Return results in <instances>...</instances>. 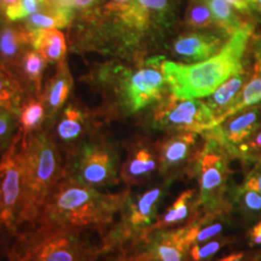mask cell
<instances>
[{"mask_svg":"<svg viewBox=\"0 0 261 261\" xmlns=\"http://www.w3.org/2000/svg\"><path fill=\"white\" fill-rule=\"evenodd\" d=\"M126 200V195L103 194L68 175L55 187L35 223L44 221L77 231L102 227L113 220Z\"/></svg>","mask_w":261,"mask_h":261,"instance_id":"cell-1","label":"cell"},{"mask_svg":"<svg viewBox=\"0 0 261 261\" xmlns=\"http://www.w3.org/2000/svg\"><path fill=\"white\" fill-rule=\"evenodd\" d=\"M252 27L244 23L219 52L194 64L163 61L162 69L172 93L180 98H203L214 92L221 84L242 71Z\"/></svg>","mask_w":261,"mask_h":261,"instance_id":"cell-2","label":"cell"},{"mask_svg":"<svg viewBox=\"0 0 261 261\" xmlns=\"http://www.w3.org/2000/svg\"><path fill=\"white\" fill-rule=\"evenodd\" d=\"M21 158L23 195L18 228L39 219L51 192L64 177L57 146L44 130L22 136Z\"/></svg>","mask_w":261,"mask_h":261,"instance_id":"cell-3","label":"cell"},{"mask_svg":"<svg viewBox=\"0 0 261 261\" xmlns=\"http://www.w3.org/2000/svg\"><path fill=\"white\" fill-rule=\"evenodd\" d=\"M99 252L89 247L80 231L38 221L19 234L8 252V261H96Z\"/></svg>","mask_w":261,"mask_h":261,"instance_id":"cell-4","label":"cell"},{"mask_svg":"<svg viewBox=\"0 0 261 261\" xmlns=\"http://www.w3.org/2000/svg\"><path fill=\"white\" fill-rule=\"evenodd\" d=\"M22 135L17 130L14 140L0 156V228L15 233L18 230L23 181H22Z\"/></svg>","mask_w":261,"mask_h":261,"instance_id":"cell-5","label":"cell"},{"mask_svg":"<svg viewBox=\"0 0 261 261\" xmlns=\"http://www.w3.org/2000/svg\"><path fill=\"white\" fill-rule=\"evenodd\" d=\"M155 125L162 129L202 133L213 129L217 121L207 103L197 98L171 94L163 98L154 112Z\"/></svg>","mask_w":261,"mask_h":261,"instance_id":"cell-6","label":"cell"},{"mask_svg":"<svg viewBox=\"0 0 261 261\" xmlns=\"http://www.w3.org/2000/svg\"><path fill=\"white\" fill-rule=\"evenodd\" d=\"M69 177L94 189L115 182L116 158L113 150L103 143L85 145L75 158L73 175Z\"/></svg>","mask_w":261,"mask_h":261,"instance_id":"cell-7","label":"cell"},{"mask_svg":"<svg viewBox=\"0 0 261 261\" xmlns=\"http://www.w3.org/2000/svg\"><path fill=\"white\" fill-rule=\"evenodd\" d=\"M163 62L151 60L145 67L135 71L125 84L126 103L132 112L142 109L155 100L161 99L166 81Z\"/></svg>","mask_w":261,"mask_h":261,"instance_id":"cell-8","label":"cell"},{"mask_svg":"<svg viewBox=\"0 0 261 261\" xmlns=\"http://www.w3.org/2000/svg\"><path fill=\"white\" fill-rule=\"evenodd\" d=\"M219 148V143L210 139L198 160L201 202L205 205L218 201L226 178V161Z\"/></svg>","mask_w":261,"mask_h":261,"instance_id":"cell-9","label":"cell"},{"mask_svg":"<svg viewBox=\"0 0 261 261\" xmlns=\"http://www.w3.org/2000/svg\"><path fill=\"white\" fill-rule=\"evenodd\" d=\"M257 114L259 113L256 109L249 110L226 123L220 122L210 130L207 137L219 143L221 148H237L240 143L249 138L250 135L256 129L259 122Z\"/></svg>","mask_w":261,"mask_h":261,"instance_id":"cell-10","label":"cell"},{"mask_svg":"<svg viewBox=\"0 0 261 261\" xmlns=\"http://www.w3.org/2000/svg\"><path fill=\"white\" fill-rule=\"evenodd\" d=\"M171 14L168 0H129L128 8L121 15L130 27L145 28L151 23H162Z\"/></svg>","mask_w":261,"mask_h":261,"instance_id":"cell-11","label":"cell"},{"mask_svg":"<svg viewBox=\"0 0 261 261\" xmlns=\"http://www.w3.org/2000/svg\"><path fill=\"white\" fill-rule=\"evenodd\" d=\"M219 38L208 34H188L178 38L173 44V50L185 60L203 61L219 52Z\"/></svg>","mask_w":261,"mask_h":261,"instance_id":"cell-12","label":"cell"},{"mask_svg":"<svg viewBox=\"0 0 261 261\" xmlns=\"http://www.w3.org/2000/svg\"><path fill=\"white\" fill-rule=\"evenodd\" d=\"M244 83V75L242 71L234 74L230 79H227L214 91L213 93L208 96L205 100L207 106L214 114L217 125L226 120V115L228 110L232 108L240 97L241 89H242Z\"/></svg>","mask_w":261,"mask_h":261,"instance_id":"cell-13","label":"cell"},{"mask_svg":"<svg viewBox=\"0 0 261 261\" xmlns=\"http://www.w3.org/2000/svg\"><path fill=\"white\" fill-rule=\"evenodd\" d=\"M195 132H181L163 140L159 148V160L163 169L177 167L190 158L196 145Z\"/></svg>","mask_w":261,"mask_h":261,"instance_id":"cell-14","label":"cell"},{"mask_svg":"<svg viewBox=\"0 0 261 261\" xmlns=\"http://www.w3.org/2000/svg\"><path fill=\"white\" fill-rule=\"evenodd\" d=\"M160 196H161V190L160 189H152L140 195V197L137 200L135 203H132L128 207L127 212V225L129 227L126 228L127 236L130 233L139 232L145 226L151 224L152 219L155 217L156 203H158Z\"/></svg>","mask_w":261,"mask_h":261,"instance_id":"cell-15","label":"cell"},{"mask_svg":"<svg viewBox=\"0 0 261 261\" xmlns=\"http://www.w3.org/2000/svg\"><path fill=\"white\" fill-rule=\"evenodd\" d=\"M71 87H73V79L68 70V67L64 63H61L55 74V76L47 84L45 91L44 103L47 109L48 116H55L58 110L63 107L68 96H69Z\"/></svg>","mask_w":261,"mask_h":261,"instance_id":"cell-16","label":"cell"},{"mask_svg":"<svg viewBox=\"0 0 261 261\" xmlns=\"http://www.w3.org/2000/svg\"><path fill=\"white\" fill-rule=\"evenodd\" d=\"M31 35V45L37 50L45 61L55 63L64 58L67 52L64 35L56 29L28 32Z\"/></svg>","mask_w":261,"mask_h":261,"instance_id":"cell-17","label":"cell"},{"mask_svg":"<svg viewBox=\"0 0 261 261\" xmlns=\"http://www.w3.org/2000/svg\"><path fill=\"white\" fill-rule=\"evenodd\" d=\"M31 44L28 31L18 28H4L0 32V61L5 64L18 63L25 52V46Z\"/></svg>","mask_w":261,"mask_h":261,"instance_id":"cell-18","label":"cell"},{"mask_svg":"<svg viewBox=\"0 0 261 261\" xmlns=\"http://www.w3.org/2000/svg\"><path fill=\"white\" fill-rule=\"evenodd\" d=\"M44 11L35 12L29 16L25 28L28 32L35 31H46V29L63 28L70 22L73 17V10H65L57 8V6L50 4L47 0H45Z\"/></svg>","mask_w":261,"mask_h":261,"instance_id":"cell-19","label":"cell"},{"mask_svg":"<svg viewBox=\"0 0 261 261\" xmlns=\"http://www.w3.org/2000/svg\"><path fill=\"white\" fill-rule=\"evenodd\" d=\"M156 168V161L154 155L148 148L140 146L133 149L132 154L122 166V178L128 182H135L149 175Z\"/></svg>","mask_w":261,"mask_h":261,"instance_id":"cell-20","label":"cell"},{"mask_svg":"<svg viewBox=\"0 0 261 261\" xmlns=\"http://www.w3.org/2000/svg\"><path fill=\"white\" fill-rule=\"evenodd\" d=\"M87 128V119L81 110L74 107L65 108L57 125V136L64 142L80 138Z\"/></svg>","mask_w":261,"mask_h":261,"instance_id":"cell-21","label":"cell"},{"mask_svg":"<svg viewBox=\"0 0 261 261\" xmlns=\"http://www.w3.org/2000/svg\"><path fill=\"white\" fill-rule=\"evenodd\" d=\"M45 109L46 108L44 100L40 98H31L21 107V113L18 116V130L22 136L25 137L40 129L41 123L46 115Z\"/></svg>","mask_w":261,"mask_h":261,"instance_id":"cell-22","label":"cell"},{"mask_svg":"<svg viewBox=\"0 0 261 261\" xmlns=\"http://www.w3.org/2000/svg\"><path fill=\"white\" fill-rule=\"evenodd\" d=\"M22 107V90L6 68L0 65V108L19 116Z\"/></svg>","mask_w":261,"mask_h":261,"instance_id":"cell-23","label":"cell"},{"mask_svg":"<svg viewBox=\"0 0 261 261\" xmlns=\"http://www.w3.org/2000/svg\"><path fill=\"white\" fill-rule=\"evenodd\" d=\"M21 71L25 80L39 92L41 89V79L46 61L37 50L25 51L18 61Z\"/></svg>","mask_w":261,"mask_h":261,"instance_id":"cell-24","label":"cell"},{"mask_svg":"<svg viewBox=\"0 0 261 261\" xmlns=\"http://www.w3.org/2000/svg\"><path fill=\"white\" fill-rule=\"evenodd\" d=\"M205 3L210 6L214 21L227 34L232 35L244 24L234 14L231 5L225 0H205Z\"/></svg>","mask_w":261,"mask_h":261,"instance_id":"cell-25","label":"cell"},{"mask_svg":"<svg viewBox=\"0 0 261 261\" xmlns=\"http://www.w3.org/2000/svg\"><path fill=\"white\" fill-rule=\"evenodd\" d=\"M192 195H194V191L192 190L182 192L177 198V201L172 204V207L166 212L162 219L156 224V226H171V225H175L184 219H187L189 212H190V201L192 198Z\"/></svg>","mask_w":261,"mask_h":261,"instance_id":"cell-26","label":"cell"},{"mask_svg":"<svg viewBox=\"0 0 261 261\" xmlns=\"http://www.w3.org/2000/svg\"><path fill=\"white\" fill-rule=\"evenodd\" d=\"M261 100V76L255 75L252 80L248 83L242 91V93L238 97L236 104L228 110L226 119L233 114H236L240 110L244 109L246 107L254 106Z\"/></svg>","mask_w":261,"mask_h":261,"instance_id":"cell-27","label":"cell"},{"mask_svg":"<svg viewBox=\"0 0 261 261\" xmlns=\"http://www.w3.org/2000/svg\"><path fill=\"white\" fill-rule=\"evenodd\" d=\"M17 114L0 108V156L5 152L17 135L16 128L19 127Z\"/></svg>","mask_w":261,"mask_h":261,"instance_id":"cell-28","label":"cell"},{"mask_svg":"<svg viewBox=\"0 0 261 261\" xmlns=\"http://www.w3.org/2000/svg\"><path fill=\"white\" fill-rule=\"evenodd\" d=\"M187 21L191 27L207 28L213 23L214 18L207 3H196L189 8Z\"/></svg>","mask_w":261,"mask_h":261,"instance_id":"cell-29","label":"cell"},{"mask_svg":"<svg viewBox=\"0 0 261 261\" xmlns=\"http://www.w3.org/2000/svg\"><path fill=\"white\" fill-rule=\"evenodd\" d=\"M45 4V0H19L15 5L5 10L6 16L11 21H17L38 12Z\"/></svg>","mask_w":261,"mask_h":261,"instance_id":"cell-30","label":"cell"},{"mask_svg":"<svg viewBox=\"0 0 261 261\" xmlns=\"http://www.w3.org/2000/svg\"><path fill=\"white\" fill-rule=\"evenodd\" d=\"M220 242L219 241H212L203 244V246H198V244H194L190 249V257L194 261H202L204 259L214 255L218 250L220 249Z\"/></svg>","mask_w":261,"mask_h":261,"instance_id":"cell-31","label":"cell"},{"mask_svg":"<svg viewBox=\"0 0 261 261\" xmlns=\"http://www.w3.org/2000/svg\"><path fill=\"white\" fill-rule=\"evenodd\" d=\"M246 191L243 198L244 203L249 210L252 211H260L261 210V196L256 190H252V189H243Z\"/></svg>","mask_w":261,"mask_h":261,"instance_id":"cell-32","label":"cell"},{"mask_svg":"<svg viewBox=\"0 0 261 261\" xmlns=\"http://www.w3.org/2000/svg\"><path fill=\"white\" fill-rule=\"evenodd\" d=\"M240 149L242 150V151H248V150H261V130L257 133L255 138H254L252 142L240 146Z\"/></svg>","mask_w":261,"mask_h":261,"instance_id":"cell-33","label":"cell"},{"mask_svg":"<svg viewBox=\"0 0 261 261\" xmlns=\"http://www.w3.org/2000/svg\"><path fill=\"white\" fill-rule=\"evenodd\" d=\"M129 0H113L112 4L109 5V8L112 10H115V11H119L120 14H123L126 11V9L128 8Z\"/></svg>","mask_w":261,"mask_h":261,"instance_id":"cell-34","label":"cell"},{"mask_svg":"<svg viewBox=\"0 0 261 261\" xmlns=\"http://www.w3.org/2000/svg\"><path fill=\"white\" fill-rule=\"evenodd\" d=\"M231 6L236 8L240 11H247L249 9V4H248V0H225Z\"/></svg>","mask_w":261,"mask_h":261,"instance_id":"cell-35","label":"cell"},{"mask_svg":"<svg viewBox=\"0 0 261 261\" xmlns=\"http://www.w3.org/2000/svg\"><path fill=\"white\" fill-rule=\"evenodd\" d=\"M99 2L100 0H74V6L77 9H87Z\"/></svg>","mask_w":261,"mask_h":261,"instance_id":"cell-36","label":"cell"},{"mask_svg":"<svg viewBox=\"0 0 261 261\" xmlns=\"http://www.w3.org/2000/svg\"><path fill=\"white\" fill-rule=\"evenodd\" d=\"M252 243L261 244V221L253 228L252 231Z\"/></svg>","mask_w":261,"mask_h":261,"instance_id":"cell-37","label":"cell"},{"mask_svg":"<svg viewBox=\"0 0 261 261\" xmlns=\"http://www.w3.org/2000/svg\"><path fill=\"white\" fill-rule=\"evenodd\" d=\"M218 261H243V253H233Z\"/></svg>","mask_w":261,"mask_h":261,"instance_id":"cell-38","label":"cell"},{"mask_svg":"<svg viewBox=\"0 0 261 261\" xmlns=\"http://www.w3.org/2000/svg\"><path fill=\"white\" fill-rule=\"evenodd\" d=\"M248 4H249V6H252L255 11L261 14V0H248Z\"/></svg>","mask_w":261,"mask_h":261,"instance_id":"cell-39","label":"cell"},{"mask_svg":"<svg viewBox=\"0 0 261 261\" xmlns=\"http://www.w3.org/2000/svg\"><path fill=\"white\" fill-rule=\"evenodd\" d=\"M18 2L19 0H0V5H2L3 8L6 10V9H9L10 6L15 5L16 3H18Z\"/></svg>","mask_w":261,"mask_h":261,"instance_id":"cell-40","label":"cell"},{"mask_svg":"<svg viewBox=\"0 0 261 261\" xmlns=\"http://www.w3.org/2000/svg\"><path fill=\"white\" fill-rule=\"evenodd\" d=\"M260 50L257 52V61H256V65H255V70L256 74L261 75V47H259Z\"/></svg>","mask_w":261,"mask_h":261,"instance_id":"cell-41","label":"cell"},{"mask_svg":"<svg viewBox=\"0 0 261 261\" xmlns=\"http://www.w3.org/2000/svg\"><path fill=\"white\" fill-rule=\"evenodd\" d=\"M255 175V174H254ZM256 178V181H257V191L261 192V173H257V174L255 175Z\"/></svg>","mask_w":261,"mask_h":261,"instance_id":"cell-42","label":"cell"}]
</instances>
